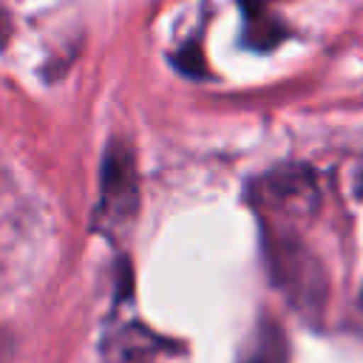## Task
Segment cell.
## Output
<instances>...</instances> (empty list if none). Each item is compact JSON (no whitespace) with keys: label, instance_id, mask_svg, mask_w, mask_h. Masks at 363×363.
<instances>
[{"label":"cell","instance_id":"obj_1","mask_svg":"<svg viewBox=\"0 0 363 363\" xmlns=\"http://www.w3.org/2000/svg\"><path fill=\"white\" fill-rule=\"evenodd\" d=\"M261 196L284 216H309L318 201V187L309 167H281L264 179Z\"/></svg>","mask_w":363,"mask_h":363},{"label":"cell","instance_id":"obj_2","mask_svg":"<svg viewBox=\"0 0 363 363\" xmlns=\"http://www.w3.org/2000/svg\"><path fill=\"white\" fill-rule=\"evenodd\" d=\"M136 204V182L130 173V159L122 150H111L105 164V218H125Z\"/></svg>","mask_w":363,"mask_h":363},{"label":"cell","instance_id":"obj_3","mask_svg":"<svg viewBox=\"0 0 363 363\" xmlns=\"http://www.w3.org/2000/svg\"><path fill=\"white\" fill-rule=\"evenodd\" d=\"M284 360H286V349H284V340L275 329L264 332L258 349L247 357V363H284Z\"/></svg>","mask_w":363,"mask_h":363},{"label":"cell","instance_id":"obj_4","mask_svg":"<svg viewBox=\"0 0 363 363\" xmlns=\"http://www.w3.org/2000/svg\"><path fill=\"white\" fill-rule=\"evenodd\" d=\"M247 3H261V6H264V3H269V0H247Z\"/></svg>","mask_w":363,"mask_h":363}]
</instances>
